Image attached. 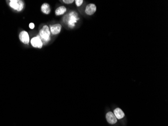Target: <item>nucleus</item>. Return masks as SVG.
Listing matches in <instances>:
<instances>
[{
  "label": "nucleus",
  "mask_w": 168,
  "mask_h": 126,
  "mask_svg": "<svg viewBox=\"0 0 168 126\" xmlns=\"http://www.w3.org/2000/svg\"><path fill=\"white\" fill-rule=\"evenodd\" d=\"M78 13L74 11L70 12L68 15L64 17V22L66 23L70 28H74L76 26V23L79 20Z\"/></svg>",
  "instance_id": "nucleus-1"
},
{
  "label": "nucleus",
  "mask_w": 168,
  "mask_h": 126,
  "mask_svg": "<svg viewBox=\"0 0 168 126\" xmlns=\"http://www.w3.org/2000/svg\"><path fill=\"white\" fill-rule=\"evenodd\" d=\"M50 34L51 33L49 27L46 25H44L39 31V35L41 40H43L45 43L49 42L50 40Z\"/></svg>",
  "instance_id": "nucleus-2"
},
{
  "label": "nucleus",
  "mask_w": 168,
  "mask_h": 126,
  "mask_svg": "<svg viewBox=\"0 0 168 126\" xmlns=\"http://www.w3.org/2000/svg\"><path fill=\"white\" fill-rule=\"evenodd\" d=\"M9 2L10 6L16 11H21L24 7V3L22 0H11Z\"/></svg>",
  "instance_id": "nucleus-3"
},
{
  "label": "nucleus",
  "mask_w": 168,
  "mask_h": 126,
  "mask_svg": "<svg viewBox=\"0 0 168 126\" xmlns=\"http://www.w3.org/2000/svg\"><path fill=\"white\" fill-rule=\"evenodd\" d=\"M32 46L35 48H42L43 46V43L40 37L39 36H37L32 38L30 41Z\"/></svg>",
  "instance_id": "nucleus-4"
},
{
  "label": "nucleus",
  "mask_w": 168,
  "mask_h": 126,
  "mask_svg": "<svg viewBox=\"0 0 168 126\" xmlns=\"http://www.w3.org/2000/svg\"><path fill=\"white\" fill-rule=\"evenodd\" d=\"M97 11V7L95 4L90 3L87 5L85 9V12L87 15L92 16Z\"/></svg>",
  "instance_id": "nucleus-5"
},
{
  "label": "nucleus",
  "mask_w": 168,
  "mask_h": 126,
  "mask_svg": "<svg viewBox=\"0 0 168 126\" xmlns=\"http://www.w3.org/2000/svg\"><path fill=\"white\" fill-rule=\"evenodd\" d=\"M19 39L24 44L28 45L30 42L28 33L26 31H22L19 34Z\"/></svg>",
  "instance_id": "nucleus-6"
},
{
  "label": "nucleus",
  "mask_w": 168,
  "mask_h": 126,
  "mask_svg": "<svg viewBox=\"0 0 168 126\" xmlns=\"http://www.w3.org/2000/svg\"><path fill=\"white\" fill-rule=\"evenodd\" d=\"M62 26L60 24H55L50 26V31L52 35H57L59 34L62 30Z\"/></svg>",
  "instance_id": "nucleus-7"
},
{
  "label": "nucleus",
  "mask_w": 168,
  "mask_h": 126,
  "mask_svg": "<svg viewBox=\"0 0 168 126\" xmlns=\"http://www.w3.org/2000/svg\"><path fill=\"white\" fill-rule=\"evenodd\" d=\"M106 118L107 121L110 124H114L117 122V118L115 116L114 114L111 111H109L107 113Z\"/></svg>",
  "instance_id": "nucleus-8"
},
{
  "label": "nucleus",
  "mask_w": 168,
  "mask_h": 126,
  "mask_svg": "<svg viewBox=\"0 0 168 126\" xmlns=\"http://www.w3.org/2000/svg\"><path fill=\"white\" fill-rule=\"evenodd\" d=\"M67 11V8L64 6H61L57 8L55 11L56 16H61L64 15Z\"/></svg>",
  "instance_id": "nucleus-9"
},
{
  "label": "nucleus",
  "mask_w": 168,
  "mask_h": 126,
  "mask_svg": "<svg viewBox=\"0 0 168 126\" xmlns=\"http://www.w3.org/2000/svg\"><path fill=\"white\" fill-rule=\"evenodd\" d=\"M41 11L45 14L48 15L51 12V8L50 5L48 3H44L41 7Z\"/></svg>",
  "instance_id": "nucleus-10"
},
{
  "label": "nucleus",
  "mask_w": 168,
  "mask_h": 126,
  "mask_svg": "<svg viewBox=\"0 0 168 126\" xmlns=\"http://www.w3.org/2000/svg\"><path fill=\"white\" fill-rule=\"evenodd\" d=\"M114 114L116 117L118 119L122 118L125 115L124 112L120 108H116L114 110Z\"/></svg>",
  "instance_id": "nucleus-11"
},
{
  "label": "nucleus",
  "mask_w": 168,
  "mask_h": 126,
  "mask_svg": "<svg viewBox=\"0 0 168 126\" xmlns=\"http://www.w3.org/2000/svg\"><path fill=\"white\" fill-rule=\"evenodd\" d=\"M75 4L77 7H80L84 3L83 0H76Z\"/></svg>",
  "instance_id": "nucleus-12"
},
{
  "label": "nucleus",
  "mask_w": 168,
  "mask_h": 126,
  "mask_svg": "<svg viewBox=\"0 0 168 126\" xmlns=\"http://www.w3.org/2000/svg\"><path fill=\"white\" fill-rule=\"evenodd\" d=\"M63 2L66 4H71L73 3L75 1L74 0H63Z\"/></svg>",
  "instance_id": "nucleus-13"
},
{
  "label": "nucleus",
  "mask_w": 168,
  "mask_h": 126,
  "mask_svg": "<svg viewBox=\"0 0 168 126\" xmlns=\"http://www.w3.org/2000/svg\"><path fill=\"white\" fill-rule=\"evenodd\" d=\"M29 28H30V29H34V27H35V25H34V24L33 23H30L29 24Z\"/></svg>",
  "instance_id": "nucleus-14"
}]
</instances>
